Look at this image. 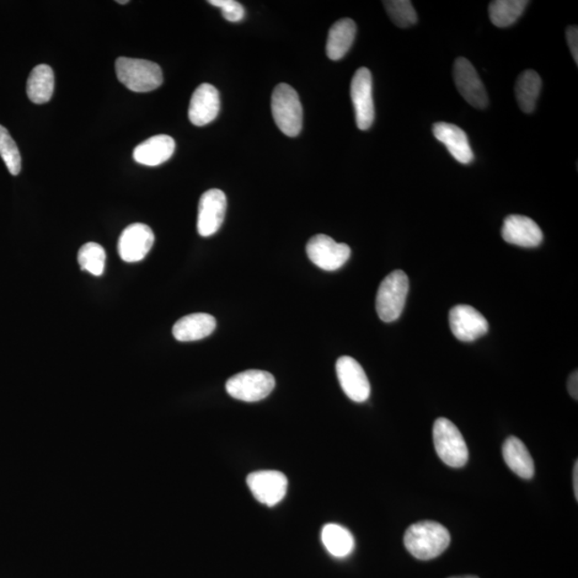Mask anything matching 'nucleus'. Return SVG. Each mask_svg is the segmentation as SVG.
Listing matches in <instances>:
<instances>
[{
    "label": "nucleus",
    "instance_id": "obj_32",
    "mask_svg": "<svg viewBox=\"0 0 578 578\" xmlns=\"http://www.w3.org/2000/svg\"><path fill=\"white\" fill-rule=\"evenodd\" d=\"M573 486H574V492L576 500H578V463L574 465V471H573Z\"/></svg>",
    "mask_w": 578,
    "mask_h": 578
},
{
    "label": "nucleus",
    "instance_id": "obj_2",
    "mask_svg": "<svg viewBox=\"0 0 578 578\" xmlns=\"http://www.w3.org/2000/svg\"><path fill=\"white\" fill-rule=\"evenodd\" d=\"M115 69L120 83L134 93H149L163 83L162 70L159 64L144 59L120 57Z\"/></svg>",
    "mask_w": 578,
    "mask_h": 578
},
{
    "label": "nucleus",
    "instance_id": "obj_30",
    "mask_svg": "<svg viewBox=\"0 0 578 578\" xmlns=\"http://www.w3.org/2000/svg\"><path fill=\"white\" fill-rule=\"evenodd\" d=\"M566 40L569 45L573 59L578 63V29L577 26H570L566 29Z\"/></svg>",
    "mask_w": 578,
    "mask_h": 578
},
{
    "label": "nucleus",
    "instance_id": "obj_29",
    "mask_svg": "<svg viewBox=\"0 0 578 578\" xmlns=\"http://www.w3.org/2000/svg\"><path fill=\"white\" fill-rule=\"evenodd\" d=\"M209 4L221 9L223 18L233 23L243 21L245 15V10L238 2L235 0H211Z\"/></svg>",
    "mask_w": 578,
    "mask_h": 578
},
{
    "label": "nucleus",
    "instance_id": "obj_21",
    "mask_svg": "<svg viewBox=\"0 0 578 578\" xmlns=\"http://www.w3.org/2000/svg\"><path fill=\"white\" fill-rule=\"evenodd\" d=\"M503 458L514 474L523 479H532L534 475V464L532 455L521 439L508 437L502 447Z\"/></svg>",
    "mask_w": 578,
    "mask_h": 578
},
{
    "label": "nucleus",
    "instance_id": "obj_7",
    "mask_svg": "<svg viewBox=\"0 0 578 578\" xmlns=\"http://www.w3.org/2000/svg\"><path fill=\"white\" fill-rule=\"evenodd\" d=\"M305 250L310 260L326 271L339 270L351 255L350 246L336 243L334 239L323 234L313 235Z\"/></svg>",
    "mask_w": 578,
    "mask_h": 578
},
{
    "label": "nucleus",
    "instance_id": "obj_14",
    "mask_svg": "<svg viewBox=\"0 0 578 578\" xmlns=\"http://www.w3.org/2000/svg\"><path fill=\"white\" fill-rule=\"evenodd\" d=\"M154 244L153 229L146 224L134 223L123 229L118 240V253L126 262L141 261Z\"/></svg>",
    "mask_w": 578,
    "mask_h": 578
},
{
    "label": "nucleus",
    "instance_id": "obj_20",
    "mask_svg": "<svg viewBox=\"0 0 578 578\" xmlns=\"http://www.w3.org/2000/svg\"><path fill=\"white\" fill-rule=\"evenodd\" d=\"M357 34L355 21L351 19H343L335 21L329 30L326 40V55L331 61H340L351 50Z\"/></svg>",
    "mask_w": 578,
    "mask_h": 578
},
{
    "label": "nucleus",
    "instance_id": "obj_11",
    "mask_svg": "<svg viewBox=\"0 0 578 578\" xmlns=\"http://www.w3.org/2000/svg\"><path fill=\"white\" fill-rule=\"evenodd\" d=\"M449 324L452 334L462 342H474L489 332V321L475 308L458 304L450 310Z\"/></svg>",
    "mask_w": 578,
    "mask_h": 578
},
{
    "label": "nucleus",
    "instance_id": "obj_12",
    "mask_svg": "<svg viewBox=\"0 0 578 578\" xmlns=\"http://www.w3.org/2000/svg\"><path fill=\"white\" fill-rule=\"evenodd\" d=\"M336 375L343 391L353 401L363 403L371 395V384L363 367L355 359L343 356L336 361Z\"/></svg>",
    "mask_w": 578,
    "mask_h": 578
},
{
    "label": "nucleus",
    "instance_id": "obj_17",
    "mask_svg": "<svg viewBox=\"0 0 578 578\" xmlns=\"http://www.w3.org/2000/svg\"><path fill=\"white\" fill-rule=\"evenodd\" d=\"M433 134L437 141L447 147L452 157L462 164H470L474 161L467 134L458 126L448 122H437L433 126Z\"/></svg>",
    "mask_w": 578,
    "mask_h": 578
},
{
    "label": "nucleus",
    "instance_id": "obj_5",
    "mask_svg": "<svg viewBox=\"0 0 578 578\" xmlns=\"http://www.w3.org/2000/svg\"><path fill=\"white\" fill-rule=\"evenodd\" d=\"M409 292V280L404 271L394 270L385 277L379 285L376 296L379 318L384 323H392L399 319Z\"/></svg>",
    "mask_w": 578,
    "mask_h": 578
},
{
    "label": "nucleus",
    "instance_id": "obj_19",
    "mask_svg": "<svg viewBox=\"0 0 578 578\" xmlns=\"http://www.w3.org/2000/svg\"><path fill=\"white\" fill-rule=\"evenodd\" d=\"M217 328V320L207 313H194L176 321L173 335L179 342H193L205 339Z\"/></svg>",
    "mask_w": 578,
    "mask_h": 578
},
{
    "label": "nucleus",
    "instance_id": "obj_13",
    "mask_svg": "<svg viewBox=\"0 0 578 578\" xmlns=\"http://www.w3.org/2000/svg\"><path fill=\"white\" fill-rule=\"evenodd\" d=\"M227 208V195L223 191L211 189L203 193L197 214V232L202 237H211L218 232L224 222Z\"/></svg>",
    "mask_w": 578,
    "mask_h": 578
},
{
    "label": "nucleus",
    "instance_id": "obj_27",
    "mask_svg": "<svg viewBox=\"0 0 578 578\" xmlns=\"http://www.w3.org/2000/svg\"><path fill=\"white\" fill-rule=\"evenodd\" d=\"M384 5L390 19L400 29H407L417 23L416 10L409 0H387L384 2Z\"/></svg>",
    "mask_w": 578,
    "mask_h": 578
},
{
    "label": "nucleus",
    "instance_id": "obj_16",
    "mask_svg": "<svg viewBox=\"0 0 578 578\" xmlns=\"http://www.w3.org/2000/svg\"><path fill=\"white\" fill-rule=\"evenodd\" d=\"M219 107H221V101H219L218 89L211 84H202L198 86L191 98L190 121L197 127L206 126L216 120Z\"/></svg>",
    "mask_w": 578,
    "mask_h": 578
},
{
    "label": "nucleus",
    "instance_id": "obj_10",
    "mask_svg": "<svg viewBox=\"0 0 578 578\" xmlns=\"http://www.w3.org/2000/svg\"><path fill=\"white\" fill-rule=\"evenodd\" d=\"M453 78L458 93L471 106L485 109L489 104V96L478 72L467 59L459 57L455 61Z\"/></svg>",
    "mask_w": 578,
    "mask_h": 578
},
{
    "label": "nucleus",
    "instance_id": "obj_4",
    "mask_svg": "<svg viewBox=\"0 0 578 578\" xmlns=\"http://www.w3.org/2000/svg\"><path fill=\"white\" fill-rule=\"evenodd\" d=\"M433 439L438 457L444 464L453 468H460L467 464V444L453 422L446 417H439L434 423Z\"/></svg>",
    "mask_w": 578,
    "mask_h": 578
},
{
    "label": "nucleus",
    "instance_id": "obj_9",
    "mask_svg": "<svg viewBox=\"0 0 578 578\" xmlns=\"http://www.w3.org/2000/svg\"><path fill=\"white\" fill-rule=\"evenodd\" d=\"M246 483L255 500L268 507L281 502L288 487L286 475L277 470L255 471L248 475Z\"/></svg>",
    "mask_w": 578,
    "mask_h": 578
},
{
    "label": "nucleus",
    "instance_id": "obj_31",
    "mask_svg": "<svg viewBox=\"0 0 578 578\" xmlns=\"http://www.w3.org/2000/svg\"><path fill=\"white\" fill-rule=\"evenodd\" d=\"M567 390H569V392L572 396L573 399L577 400L578 399V375L577 371L573 373L569 378V382H567Z\"/></svg>",
    "mask_w": 578,
    "mask_h": 578
},
{
    "label": "nucleus",
    "instance_id": "obj_18",
    "mask_svg": "<svg viewBox=\"0 0 578 578\" xmlns=\"http://www.w3.org/2000/svg\"><path fill=\"white\" fill-rule=\"evenodd\" d=\"M176 144L173 137L161 134L146 139L134 149L133 159L146 166H158L166 162L174 154Z\"/></svg>",
    "mask_w": 578,
    "mask_h": 578
},
{
    "label": "nucleus",
    "instance_id": "obj_23",
    "mask_svg": "<svg viewBox=\"0 0 578 578\" xmlns=\"http://www.w3.org/2000/svg\"><path fill=\"white\" fill-rule=\"evenodd\" d=\"M542 88V80L533 70H526L519 75L516 84V95L519 109L526 114L535 110Z\"/></svg>",
    "mask_w": 578,
    "mask_h": 578
},
{
    "label": "nucleus",
    "instance_id": "obj_34",
    "mask_svg": "<svg viewBox=\"0 0 578 578\" xmlns=\"http://www.w3.org/2000/svg\"><path fill=\"white\" fill-rule=\"evenodd\" d=\"M117 3H118V4H128L127 0H125V2H117Z\"/></svg>",
    "mask_w": 578,
    "mask_h": 578
},
{
    "label": "nucleus",
    "instance_id": "obj_28",
    "mask_svg": "<svg viewBox=\"0 0 578 578\" xmlns=\"http://www.w3.org/2000/svg\"><path fill=\"white\" fill-rule=\"evenodd\" d=\"M0 157L4 160L11 175L20 174L21 169L20 150L7 128L3 126H0Z\"/></svg>",
    "mask_w": 578,
    "mask_h": 578
},
{
    "label": "nucleus",
    "instance_id": "obj_26",
    "mask_svg": "<svg viewBox=\"0 0 578 578\" xmlns=\"http://www.w3.org/2000/svg\"><path fill=\"white\" fill-rule=\"evenodd\" d=\"M78 261L83 270L95 277H100L105 270V250L99 244H86L78 251Z\"/></svg>",
    "mask_w": 578,
    "mask_h": 578
},
{
    "label": "nucleus",
    "instance_id": "obj_33",
    "mask_svg": "<svg viewBox=\"0 0 578 578\" xmlns=\"http://www.w3.org/2000/svg\"><path fill=\"white\" fill-rule=\"evenodd\" d=\"M451 578H479L476 576H462V577H451Z\"/></svg>",
    "mask_w": 578,
    "mask_h": 578
},
{
    "label": "nucleus",
    "instance_id": "obj_8",
    "mask_svg": "<svg viewBox=\"0 0 578 578\" xmlns=\"http://www.w3.org/2000/svg\"><path fill=\"white\" fill-rule=\"evenodd\" d=\"M351 96L355 109L357 127L362 131H367L372 127L375 118L373 78L367 68H360L353 75Z\"/></svg>",
    "mask_w": 578,
    "mask_h": 578
},
{
    "label": "nucleus",
    "instance_id": "obj_25",
    "mask_svg": "<svg viewBox=\"0 0 578 578\" xmlns=\"http://www.w3.org/2000/svg\"><path fill=\"white\" fill-rule=\"evenodd\" d=\"M529 2L526 0H495L490 4L491 23L500 29L511 26L521 18Z\"/></svg>",
    "mask_w": 578,
    "mask_h": 578
},
{
    "label": "nucleus",
    "instance_id": "obj_6",
    "mask_svg": "<svg viewBox=\"0 0 578 578\" xmlns=\"http://www.w3.org/2000/svg\"><path fill=\"white\" fill-rule=\"evenodd\" d=\"M276 387V379L269 372L249 369L230 377L227 383V393L239 400L259 401L267 398Z\"/></svg>",
    "mask_w": 578,
    "mask_h": 578
},
{
    "label": "nucleus",
    "instance_id": "obj_3",
    "mask_svg": "<svg viewBox=\"0 0 578 578\" xmlns=\"http://www.w3.org/2000/svg\"><path fill=\"white\" fill-rule=\"evenodd\" d=\"M271 111L277 126L287 136L301 132L303 111L297 91L287 84H278L273 90Z\"/></svg>",
    "mask_w": 578,
    "mask_h": 578
},
{
    "label": "nucleus",
    "instance_id": "obj_1",
    "mask_svg": "<svg viewBox=\"0 0 578 578\" xmlns=\"http://www.w3.org/2000/svg\"><path fill=\"white\" fill-rule=\"evenodd\" d=\"M451 537L442 524L417 522L406 530L404 544L407 550L420 560H431L441 556L449 548Z\"/></svg>",
    "mask_w": 578,
    "mask_h": 578
},
{
    "label": "nucleus",
    "instance_id": "obj_24",
    "mask_svg": "<svg viewBox=\"0 0 578 578\" xmlns=\"http://www.w3.org/2000/svg\"><path fill=\"white\" fill-rule=\"evenodd\" d=\"M321 541L326 550L336 558H344L355 549V539L350 530L337 524H326L321 532Z\"/></svg>",
    "mask_w": 578,
    "mask_h": 578
},
{
    "label": "nucleus",
    "instance_id": "obj_22",
    "mask_svg": "<svg viewBox=\"0 0 578 578\" xmlns=\"http://www.w3.org/2000/svg\"><path fill=\"white\" fill-rule=\"evenodd\" d=\"M55 87V78L50 66L39 64L30 72L27 80V95L36 104H45L50 101Z\"/></svg>",
    "mask_w": 578,
    "mask_h": 578
},
{
    "label": "nucleus",
    "instance_id": "obj_15",
    "mask_svg": "<svg viewBox=\"0 0 578 578\" xmlns=\"http://www.w3.org/2000/svg\"><path fill=\"white\" fill-rule=\"evenodd\" d=\"M501 235L506 243L523 248H535L543 241V233L539 225L533 219L518 214L505 219Z\"/></svg>",
    "mask_w": 578,
    "mask_h": 578
}]
</instances>
